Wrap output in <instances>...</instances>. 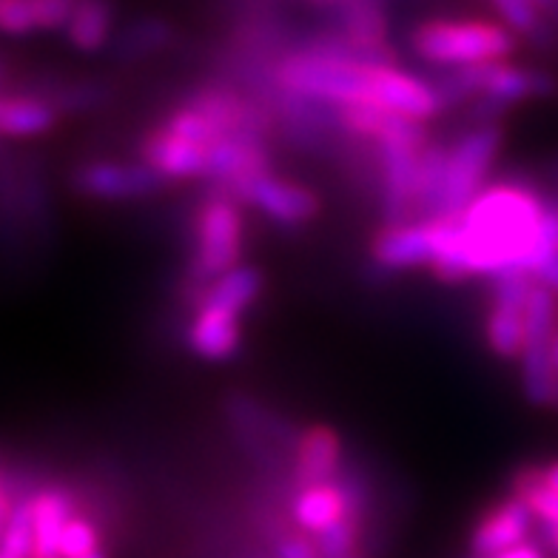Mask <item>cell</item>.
I'll return each instance as SVG.
<instances>
[{"label":"cell","mask_w":558,"mask_h":558,"mask_svg":"<svg viewBox=\"0 0 558 558\" xmlns=\"http://www.w3.org/2000/svg\"><path fill=\"white\" fill-rule=\"evenodd\" d=\"M547 199L550 194L522 177L487 183L476 194L459 214V245L471 277L493 279L515 268L533 277Z\"/></svg>","instance_id":"obj_1"},{"label":"cell","mask_w":558,"mask_h":558,"mask_svg":"<svg viewBox=\"0 0 558 558\" xmlns=\"http://www.w3.org/2000/svg\"><path fill=\"white\" fill-rule=\"evenodd\" d=\"M245 254V214L236 199L208 192L192 220V257L185 265L183 300L192 311L203 291L236 265Z\"/></svg>","instance_id":"obj_2"},{"label":"cell","mask_w":558,"mask_h":558,"mask_svg":"<svg viewBox=\"0 0 558 558\" xmlns=\"http://www.w3.org/2000/svg\"><path fill=\"white\" fill-rule=\"evenodd\" d=\"M411 49L430 66L462 69L499 63L515 52V35L505 23L478 17H439L418 23L411 32Z\"/></svg>","instance_id":"obj_3"},{"label":"cell","mask_w":558,"mask_h":558,"mask_svg":"<svg viewBox=\"0 0 558 558\" xmlns=\"http://www.w3.org/2000/svg\"><path fill=\"white\" fill-rule=\"evenodd\" d=\"M505 132L499 123H473L448 143V169L434 217H459L476 194L490 183L493 162L499 160ZM430 217V220H434Z\"/></svg>","instance_id":"obj_4"},{"label":"cell","mask_w":558,"mask_h":558,"mask_svg":"<svg viewBox=\"0 0 558 558\" xmlns=\"http://www.w3.org/2000/svg\"><path fill=\"white\" fill-rule=\"evenodd\" d=\"M222 411H226L231 434L248 450L251 459H257L259 464H277L288 459L291 464V450L300 430L282 413L274 411L271 404L236 390V393H228Z\"/></svg>","instance_id":"obj_5"},{"label":"cell","mask_w":558,"mask_h":558,"mask_svg":"<svg viewBox=\"0 0 558 558\" xmlns=\"http://www.w3.org/2000/svg\"><path fill=\"white\" fill-rule=\"evenodd\" d=\"M536 279L515 268L490 279V305L485 316V342L493 356L519 360L527 331V300Z\"/></svg>","instance_id":"obj_6"},{"label":"cell","mask_w":558,"mask_h":558,"mask_svg":"<svg viewBox=\"0 0 558 558\" xmlns=\"http://www.w3.org/2000/svg\"><path fill=\"white\" fill-rule=\"evenodd\" d=\"M74 192L97 203H132L155 197L166 189V180L143 160H88L72 174Z\"/></svg>","instance_id":"obj_7"},{"label":"cell","mask_w":558,"mask_h":558,"mask_svg":"<svg viewBox=\"0 0 558 558\" xmlns=\"http://www.w3.org/2000/svg\"><path fill=\"white\" fill-rule=\"evenodd\" d=\"M362 104H374L379 109L402 114V118L422 120V123H430L434 118L445 114V104H441L436 83L408 72L399 63L371 66V72H367V100H362Z\"/></svg>","instance_id":"obj_8"},{"label":"cell","mask_w":558,"mask_h":558,"mask_svg":"<svg viewBox=\"0 0 558 558\" xmlns=\"http://www.w3.org/2000/svg\"><path fill=\"white\" fill-rule=\"evenodd\" d=\"M345 441L333 425L316 422V425L300 427L296 434L294 450H291V487L302 490V487L328 485L342 476L345 468Z\"/></svg>","instance_id":"obj_9"},{"label":"cell","mask_w":558,"mask_h":558,"mask_svg":"<svg viewBox=\"0 0 558 558\" xmlns=\"http://www.w3.org/2000/svg\"><path fill=\"white\" fill-rule=\"evenodd\" d=\"M243 206L257 208L265 220L279 228H302L319 217V197L294 177L265 174L245 192Z\"/></svg>","instance_id":"obj_10"},{"label":"cell","mask_w":558,"mask_h":558,"mask_svg":"<svg viewBox=\"0 0 558 558\" xmlns=\"http://www.w3.org/2000/svg\"><path fill=\"white\" fill-rule=\"evenodd\" d=\"M137 160L155 169L166 183L174 180H206L208 146L180 137L166 125H151L137 143Z\"/></svg>","instance_id":"obj_11"},{"label":"cell","mask_w":558,"mask_h":558,"mask_svg":"<svg viewBox=\"0 0 558 558\" xmlns=\"http://www.w3.org/2000/svg\"><path fill=\"white\" fill-rule=\"evenodd\" d=\"M536 519L522 499L507 493L505 499L493 501L485 513L478 515L471 533V556L499 558L501 553L513 550L519 544L533 538Z\"/></svg>","instance_id":"obj_12"},{"label":"cell","mask_w":558,"mask_h":558,"mask_svg":"<svg viewBox=\"0 0 558 558\" xmlns=\"http://www.w3.org/2000/svg\"><path fill=\"white\" fill-rule=\"evenodd\" d=\"M371 263L383 274L430 268V263H434L430 220H411L379 228L371 240Z\"/></svg>","instance_id":"obj_13"},{"label":"cell","mask_w":558,"mask_h":558,"mask_svg":"<svg viewBox=\"0 0 558 558\" xmlns=\"http://www.w3.org/2000/svg\"><path fill=\"white\" fill-rule=\"evenodd\" d=\"M185 345L197 360L214 365L234 360L243 348V316L211 302H199L197 308H192V323L185 328Z\"/></svg>","instance_id":"obj_14"},{"label":"cell","mask_w":558,"mask_h":558,"mask_svg":"<svg viewBox=\"0 0 558 558\" xmlns=\"http://www.w3.org/2000/svg\"><path fill=\"white\" fill-rule=\"evenodd\" d=\"M77 510V493L66 485H40L32 493V558H60V538Z\"/></svg>","instance_id":"obj_15"},{"label":"cell","mask_w":558,"mask_h":558,"mask_svg":"<svg viewBox=\"0 0 558 558\" xmlns=\"http://www.w3.org/2000/svg\"><path fill=\"white\" fill-rule=\"evenodd\" d=\"M348 513H351V501H348L345 487L339 485V478L328 482V485L302 487L291 499L294 527L308 533V536H319L337 522H342Z\"/></svg>","instance_id":"obj_16"},{"label":"cell","mask_w":558,"mask_h":558,"mask_svg":"<svg viewBox=\"0 0 558 558\" xmlns=\"http://www.w3.org/2000/svg\"><path fill=\"white\" fill-rule=\"evenodd\" d=\"M58 120L60 111L46 97L0 95V134L3 137H40L52 132Z\"/></svg>","instance_id":"obj_17"},{"label":"cell","mask_w":558,"mask_h":558,"mask_svg":"<svg viewBox=\"0 0 558 558\" xmlns=\"http://www.w3.org/2000/svg\"><path fill=\"white\" fill-rule=\"evenodd\" d=\"M265 288V277L259 271L257 265H236L228 274H222L220 279H214L211 286L203 291L199 302H211V305H220V308L231 311V314L245 316L251 308H254V302L259 300ZM197 302V305H199ZM194 305V308H197Z\"/></svg>","instance_id":"obj_18"},{"label":"cell","mask_w":558,"mask_h":558,"mask_svg":"<svg viewBox=\"0 0 558 558\" xmlns=\"http://www.w3.org/2000/svg\"><path fill=\"white\" fill-rule=\"evenodd\" d=\"M114 35V7L111 0H77L69 17L66 37L77 52H104Z\"/></svg>","instance_id":"obj_19"},{"label":"cell","mask_w":558,"mask_h":558,"mask_svg":"<svg viewBox=\"0 0 558 558\" xmlns=\"http://www.w3.org/2000/svg\"><path fill=\"white\" fill-rule=\"evenodd\" d=\"M174 44V26L162 17H140L129 23L120 35L111 40V52L123 63H140V60L155 58Z\"/></svg>","instance_id":"obj_20"},{"label":"cell","mask_w":558,"mask_h":558,"mask_svg":"<svg viewBox=\"0 0 558 558\" xmlns=\"http://www.w3.org/2000/svg\"><path fill=\"white\" fill-rule=\"evenodd\" d=\"M362 533H365V522H362L360 515L348 513L342 522L314 536L316 550H319L323 558H351L353 553H360Z\"/></svg>","instance_id":"obj_21"},{"label":"cell","mask_w":558,"mask_h":558,"mask_svg":"<svg viewBox=\"0 0 558 558\" xmlns=\"http://www.w3.org/2000/svg\"><path fill=\"white\" fill-rule=\"evenodd\" d=\"M97 547H104L100 522L92 513H86V510H77L69 519L66 530H63V538H60V558H77L83 553L97 550Z\"/></svg>","instance_id":"obj_22"},{"label":"cell","mask_w":558,"mask_h":558,"mask_svg":"<svg viewBox=\"0 0 558 558\" xmlns=\"http://www.w3.org/2000/svg\"><path fill=\"white\" fill-rule=\"evenodd\" d=\"M490 3L513 35H524L530 37V40H544V37H547L542 21V9H538L533 0H490Z\"/></svg>","instance_id":"obj_23"},{"label":"cell","mask_w":558,"mask_h":558,"mask_svg":"<svg viewBox=\"0 0 558 558\" xmlns=\"http://www.w3.org/2000/svg\"><path fill=\"white\" fill-rule=\"evenodd\" d=\"M32 493L17 501L15 515L0 538V558H32Z\"/></svg>","instance_id":"obj_24"},{"label":"cell","mask_w":558,"mask_h":558,"mask_svg":"<svg viewBox=\"0 0 558 558\" xmlns=\"http://www.w3.org/2000/svg\"><path fill=\"white\" fill-rule=\"evenodd\" d=\"M54 109L63 114V111H72V114H81V111H92L97 106H104L109 100V92L100 83H69V86H60L52 97H46Z\"/></svg>","instance_id":"obj_25"},{"label":"cell","mask_w":558,"mask_h":558,"mask_svg":"<svg viewBox=\"0 0 558 558\" xmlns=\"http://www.w3.org/2000/svg\"><path fill=\"white\" fill-rule=\"evenodd\" d=\"M0 32L3 35H32V32H37L35 0H0Z\"/></svg>","instance_id":"obj_26"},{"label":"cell","mask_w":558,"mask_h":558,"mask_svg":"<svg viewBox=\"0 0 558 558\" xmlns=\"http://www.w3.org/2000/svg\"><path fill=\"white\" fill-rule=\"evenodd\" d=\"M274 558H323L316 550L314 536L302 533V530H282L274 538Z\"/></svg>","instance_id":"obj_27"},{"label":"cell","mask_w":558,"mask_h":558,"mask_svg":"<svg viewBox=\"0 0 558 558\" xmlns=\"http://www.w3.org/2000/svg\"><path fill=\"white\" fill-rule=\"evenodd\" d=\"M74 7H77V0H35L37 32L66 29Z\"/></svg>","instance_id":"obj_28"},{"label":"cell","mask_w":558,"mask_h":558,"mask_svg":"<svg viewBox=\"0 0 558 558\" xmlns=\"http://www.w3.org/2000/svg\"><path fill=\"white\" fill-rule=\"evenodd\" d=\"M499 558H547V553H544L542 544L530 538V542L519 544V547H513V550L501 553Z\"/></svg>","instance_id":"obj_29"},{"label":"cell","mask_w":558,"mask_h":558,"mask_svg":"<svg viewBox=\"0 0 558 558\" xmlns=\"http://www.w3.org/2000/svg\"><path fill=\"white\" fill-rule=\"evenodd\" d=\"M538 473H542V485L547 490L558 493V459H553L547 464H538Z\"/></svg>","instance_id":"obj_30"},{"label":"cell","mask_w":558,"mask_h":558,"mask_svg":"<svg viewBox=\"0 0 558 558\" xmlns=\"http://www.w3.org/2000/svg\"><path fill=\"white\" fill-rule=\"evenodd\" d=\"M550 367H553V379L558 385V331L553 333V342H550Z\"/></svg>","instance_id":"obj_31"},{"label":"cell","mask_w":558,"mask_h":558,"mask_svg":"<svg viewBox=\"0 0 558 558\" xmlns=\"http://www.w3.org/2000/svg\"><path fill=\"white\" fill-rule=\"evenodd\" d=\"M542 12H547V15H556V9H558V0H533Z\"/></svg>","instance_id":"obj_32"},{"label":"cell","mask_w":558,"mask_h":558,"mask_svg":"<svg viewBox=\"0 0 558 558\" xmlns=\"http://www.w3.org/2000/svg\"><path fill=\"white\" fill-rule=\"evenodd\" d=\"M77 558H109V553H106V547H97V550L83 553V556H77Z\"/></svg>","instance_id":"obj_33"},{"label":"cell","mask_w":558,"mask_h":558,"mask_svg":"<svg viewBox=\"0 0 558 558\" xmlns=\"http://www.w3.org/2000/svg\"><path fill=\"white\" fill-rule=\"evenodd\" d=\"M308 3H314V7H339L342 0H308Z\"/></svg>","instance_id":"obj_34"},{"label":"cell","mask_w":558,"mask_h":558,"mask_svg":"<svg viewBox=\"0 0 558 558\" xmlns=\"http://www.w3.org/2000/svg\"><path fill=\"white\" fill-rule=\"evenodd\" d=\"M351 558H365V556H362V553H353V556Z\"/></svg>","instance_id":"obj_35"},{"label":"cell","mask_w":558,"mask_h":558,"mask_svg":"<svg viewBox=\"0 0 558 558\" xmlns=\"http://www.w3.org/2000/svg\"><path fill=\"white\" fill-rule=\"evenodd\" d=\"M0 77H3V66H0Z\"/></svg>","instance_id":"obj_36"},{"label":"cell","mask_w":558,"mask_h":558,"mask_svg":"<svg viewBox=\"0 0 558 558\" xmlns=\"http://www.w3.org/2000/svg\"><path fill=\"white\" fill-rule=\"evenodd\" d=\"M471 558H476V556H471Z\"/></svg>","instance_id":"obj_37"}]
</instances>
